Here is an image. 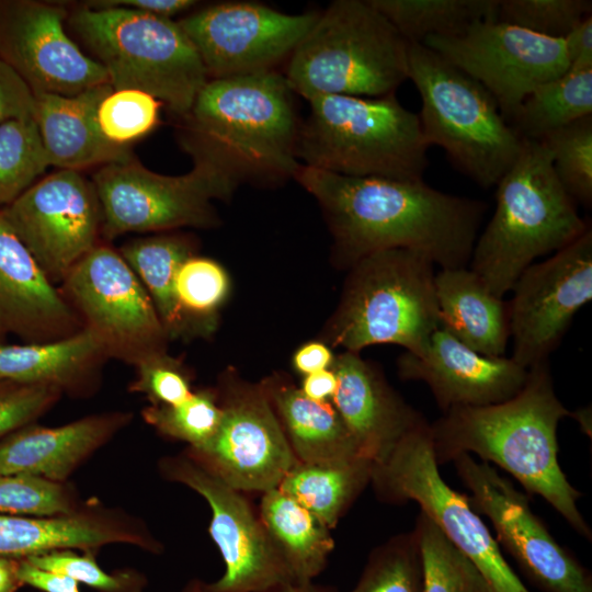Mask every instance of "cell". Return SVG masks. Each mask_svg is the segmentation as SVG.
Returning <instances> with one entry per match:
<instances>
[{
    "mask_svg": "<svg viewBox=\"0 0 592 592\" xmlns=\"http://www.w3.org/2000/svg\"><path fill=\"white\" fill-rule=\"evenodd\" d=\"M294 179L319 203L346 267L389 249L413 251L440 269L467 267L487 209L423 179L348 177L303 164Z\"/></svg>",
    "mask_w": 592,
    "mask_h": 592,
    "instance_id": "6da1fadb",
    "label": "cell"
},
{
    "mask_svg": "<svg viewBox=\"0 0 592 592\" xmlns=\"http://www.w3.org/2000/svg\"><path fill=\"white\" fill-rule=\"evenodd\" d=\"M570 414L555 392L548 361L543 362L527 369L524 386L510 399L443 412L430 424L434 456L443 465L474 453L500 466L591 540V530L577 504L581 493L558 462L557 428Z\"/></svg>",
    "mask_w": 592,
    "mask_h": 592,
    "instance_id": "7a4b0ae2",
    "label": "cell"
},
{
    "mask_svg": "<svg viewBox=\"0 0 592 592\" xmlns=\"http://www.w3.org/2000/svg\"><path fill=\"white\" fill-rule=\"evenodd\" d=\"M294 94L276 70L208 79L182 118L181 144L239 183L294 178L301 166Z\"/></svg>",
    "mask_w": 592,
    "mask_h": 592,
    "instance_id": "3957f363",
    "label": "cell"
},
{
    "mask_svg": "<svg viewBox=\"0 0 592 592\" xmlns=\"http://www.w3.org/2000/svg\"><path fill=\"white\" fill-rule=\"evenodd\" d=\"M496 186V209L477 237L468 267L503 298L537 258L572 243L590 226L542 141L522 138L517 159Z\"/></svg>",
    "mask_w": 592,
    "mask_h": 592,
    "instance_id": "277c9868",
    "label": "cell"
},
{
    "mask_svg": "<svg viewBox=\"0 0 592 592\" xmlns=\"http://www.w3.org/2000/svg\"><path fill=\"white\" fill-rule=\"evenodd\" d=\"M308 102L296 145L303 166L348 177L422 179L429 146L418 114L395 93L320 95Z\"/></svg>",
    "mask_w": 592,
    "mask_h": 592,
    "instance_id": "5b68a950",
    "label": "cell"
},
{
    "mask_svg": "<svg viewBox=\"0 0 592 592\" xmlns=\"http://www.w3.org/2000/svg\"><path fill=\"white\" fill-rule=\"evenodd\" d=\"M408 46L369 0H337L295 48L284 77L307 101L332 94L380 98L408 79Z\"/></svg>",
    "mask_w": 592,
    "mask_h": 592,
    "instance_id": "8992f818",
    "label": "cell"
},
{
    "mask_svg": "<svg viewBox=\"0 0 592 592\" xmlns=\"http://www.w3.org/2000/svg\"><path fill=\"white\" fill-rule=\"evenodd\" d=\"M68 24L105 69L113 90L149 93L181 118L209 79L192 41L172 19L82 4L71 12Z\"/></svg>",
    "mask_w": 592,
    "mask_h": 592,
    "instance_id": "52a82bcc",
    "label": "cell"
},
{
    "mask_svg": "<svg viewBox=\"0 0 592 592\" xmlns=\"http://www.w3.org/2000/svg\"><path fill=\"white\" fill-rule=\"evenodd\" d=\"M350 269L325 340L360 353L375 344H397L419 354L441 327L434 264L406 249L371 253Z\"/></svg>",
    "mask_w": 592,
    "mask_h": 592,
    "instance_id": "ba28073f",
    "label": "cell"
},
{
    "mask_svg": "<svg viewBox=\"0 0 592 592\" xmlns=\"http://www.w3.org/2000/svg\"><path fill=\"white\" fill-rule=\"evenodd\" d=\"M408 79L421 98L418 116L428 146L442 147L481 187L496 186L517 159L522 138L492 95L422 44L408 46Z\"/></svg>",
    "mask_w": 592,
    "mask_h": 592,
    "instance_id": "9c48e42d",
    "label": "cell"
},
{
    "mask_svg": "<svg viewBox=\"0 0 592 592\" xmlns=\"http://www.w3.org/2000/svg\"><path fill=\"white\" fill-rule=\"evenodd\" d=\"M192 170L163 175L135 157L102 166L92 177L102 213L101 236L217 225L213 201L229 198L237 179L213 160L193 156Z\"/></svg>",
    "mask_w": 592,
    "mask_h": 592,
    "instance_id": "30bf717a",
    "label": "cell"
},
{
    "mask_svg": "<svg viewBox=\"0 0 592 592\" xmlns=\"http://www.w3.org/2000/svg\"><path fill=\"white\" fill-rule=\"evenodd\" d=\"M371 482L383 501L417 502L477 567L491 592H530L470 506L467 494L455 491L442 478L426 420L408 432L384 460L374 464Z\"/></svg>",
    "mask_w": 592,
    "mask_h": 592,
    "instance_id": "8fae6325",
    "label": "cell"
},
{
    "mask_svg": "<svg viewBox=\"0 0 592 592\" xmlns=\"http://www.w3.org/2000/svg\"><path fill=\"white\" fill-rule=\"evenodd\" d=\"M109 358L136 366L170 341L144 285L118 251L98 244L58 286Z\"/></svg>",
    "mask_w": 592,
    "mask_h": 592,
    "instance_id": "7c38bea8",
    "label": "cell"
},
{
    "mask_svg": "<svg viewBox=\"0 0 592 592\" xmlns=\"http://www.w3.org/2000/svg\"><path fill=\"white\" fill-rule=\"evenodd\" d=\"M424 46L479 82L510 124L524 99L569 69L563 38L485 20L456 36H430Z\"/></svg>",
    "mask_w": 592,
    "mask_h": 592,
    "instance_id": "4fadbf2b",
    "label": "cell"
},
{
    "mask_svg": "<svg viewBox=\"0 0 592 592\" xmlns=\"http://www.w3.org/2000/svg\"><path fill=\"white\" fill-rule=\"evenodd\" d=\"M161 474L200 493L212 511L209 534L225 562L224 574L207 583L210 592H270L295 583L260 515L242 492L196 460L187 451L166 456Z\"/></svg>",
    "mask_w": 592,
    "mask_h": 592,
    "instance_id": "5bb4252c",
    "label": "cell"
},
{
    "mask_svg": "<svg viewBox=\"0 0 592 592\" xmlns=\"http://www.w3.org/2000/svg\"><path fill=\"white\" fill-rule=\"evenodd\" d=\"M216 390L218 430L203 448L186 451L241 492L277 488L298 460L262 387L232 371L221 375Z\"/></svg>",
    "mask_w": 592,
    "mask_h": 592,
    "instance_id": "9a60e30c",
    "label": "cell"
},
{
    "mask_svg": "<svg viewBox=\"0 0 592 592\" xmlns=\"http://www.w3.org/2000/svg\"><path fill=\"white\" fill-rule=\"evenodd\" d=\"M0 209L54 285L100 244L101 205L92 180L80 171L50 173Z\"/></svg>",
    "mask_w": 592,
    "mask_h": 592,
    "instance_id": "2e32d148",
    "label": "cell"
},
{
    "mask_svg": "<svg viewBox=\"0 0 592 592\" xmlns=\"http://www.w3.org/2000/svg\"><path fill=\"white\" fill-rule=\"evenodd\" d=\"M473 510L492 522L498 544L544 592H592L587 568L548 532L531 510L528 498L486 462L470 454L453 459Z\"/></svg>",
    "mask_w": 592,
    "mask_h": 592,
    "instance_id": "e0dca14e",
    "label": "cell"
},
{
    "mask_svg": "<svg viewBox=\"0 0 592 592\" xmlns=\"http://www.w3.org/2000/svg\"><path fill=\"white\" fill-rule=\"evenodd\" d=\"M508 304L510 356L522 367L547 362L578 311L592 299V230L517 278Z\"/></svg>",
    "mask_w": 592,
    "mask_h": 592,
    "instance_id": "ac0fdd59",
    "label": "cell"
},
{
    "mask_svg": "<svg viewBox=\"0 0 592 592\" xmlns=\"http://www.w3.org/2000/svg\"><path fill=\"white\" fill-rule=\"evenodd\" d=\"M319 13L287 14L254 2H224L179 21L209 79L275 70L311 30Z\"/></svg>",
    "mask_w": 592,
    "mask_h": 592,
    "instance_id": "d6986e66",
    "label": "cell"
},
{
    "mask_svg": "<svg viewBox=\"0 0 592 592\" xmlns=\"http://www.w3.org/2000/svg\"><path fill=\"white\" fill-rule=\"evenodd\" d=\"M66 8L0 0V60L32 90L66 96L110 83L105 69L68 35Z\"/></svg>",
    "mask_w": 592,
    "mask_h": 592,
    "instance_id": "ffe728a7",
    "label": "cell"
},
{
    "mask_svg": "<svg viewBox=\"0 0 592 592\" xmlns=\"http://www.w3.org/2000/svg\"><path fill=\"white\" fill-rule=\"evenodd\" d=\"M397 367L401 379L426 384L443 412L508 400L522 389L527 378V369L511 357L478 353L442 326L423 352H405Z\"/></svg>",
    "mask_w": 592,
    "mask_h": 592,
    "instance_id": "44dd1931",
    "label": "cell"
},
{
    "mask_svg": "<svg viewBox=\"0 0 592 592\" xmlns=\"http://www.w3.org/2000/svg\"><path fill=\"white\" fill-rule=\"evenodd\" d=\"M82 329L59 287L47 278L0 209V334L41 343Z\"/></svg>",
    "mask_w": 592,
    "mask_h": 592,
    "instance_id": "7402d4cb",
    "label": "cell"
},
{
    "mask_svg": "<svg viewBox=\"0 0 592 592\" xmlns=\"http://www.w3.org/2000/svg\"><path fill=\"white\" fill-rule=\"evenodd\" d=\"M338 378L332 403L351 433L361 456L384 460L397 443L425 419L360 356L344 351L331 367Z\"/></svg>",
    "mask_w": 592,
    "mask_h": 592,
    "instance_id": "603a6c76",
    "label": "cell"
},
{
    "mask_svg": "<svg viewBox=\"0 0 592 592\" xmlns=\"http://www.w3.org/2000/svg\"><path fill=\"white\" fill-rule=\"evenodd\" d=\"M115 543L151 553L162 549L141 522L118 511L90 506L56 516L0 514V557L4 558L19 560L72 548L91 551Z\"/></svg>",
    "mask_w": 592,
    "mask_h": 592,
    "instance_id": "cb8c5ba5",
    "label": "cell"
},
{
    "mask_svg": "<svg viewBox=\"0 0 592 592\" xmlns=\"http://www.w3.org/2000/svg\"><path fill=\"white\" fill-rule=\"evenodd\" d=\"M130 419V413L115 411L55 428L25 425L0 440V474L64 482Z\"/></svg>",
    "mask_w": 592,
    "mask_h": 592,
    "instance_id": "d4e9b609",
    "label": "cell"
},
{
    "mask_svg": "<svg viewBox=\"0 0 592 592\" xmlns=\"http://www.w3.org/2000/svg\"><path fill=\"white\" fill-rule=\"evenodd\" d=\"M112 91L110 83H103L72 96L34 93V119L49 166L80 171L134 157L129 146L116 145L101 132L98 110Z\"/></svg>",
    "mask_w": 592,
    "mask_h": 592,
    "instance_id": "484cf974",
    "label": "cell"
},
{
    "mask_svg": "<svg viewBox=\"0 0 592 592\" xmlns=\"http://www.w3.org/2000/svg\"><path fill=\"white\" fill-rule=\"evenodd\" d=\"M106 360L101 342L84 328L50 342H0V380L52 386L61 394L83 396L98 385Z\"/></svg>",
    "mask_w": 592,
    "mask_h": 592,
    "instance_id": "4316f807",
    "label": "cell"
},
{
    "mask_svg": "<svg viewBox=\"0 0 592 592\" xmlns=\"http://www.w3.org/2000/svg\"><path fill=\"white\" fill-rule=\"evenodd\" d=\"M441 326L488 356H504L510 338L508 304L467 266L441 269L434 277Z\"/></svg>",
    "mask_w": 592,
    "mask_h": 592,
    "instance_id": "83f0119b",
    "label": "cell"
},
{
    "mask_svg": "<svg viewBox=\"0 0 592 592\" xmlns=\"http://www.w3.org/2000/svg\"><path fill=\"white\" fill-rule=\"evenodd\" d=\"M259 384L298 462L320 463L361 456L331 401L309 399L282 374H272Z\"/></svg>",
    "mask_w": 592,
    "mask_h": 592,
    "instance_id": "f1b7e54d",
    "label": "cell"
},
{
    "mask_svg": "<svg viewBox=\"0 0 592 592\" xmlns=\"http://www.w3.org/2000/svg\"><path fill=\"white\" fill-rule=\"evenodd\" d=\"M259 515L294 582L314 581L334 548L330 528L280 488L263 493Z\"/></svg>",
    "mask_w": 592,
    "mask_h": 592,
    "instance_id": "f546056e",
    "label": "cell"
},
{
    "mask_svg": "<svg viewBox=\"0 0 592 592\" xmlns=\"http://www.w3.org/2000/svg\"><path fill=\"white\" fill-rule=\"evenodd\" d=\"M118 252L147 291L169 340L194 337L174 287L178 269L195 254L191 238L180 234L137 238Z\"/></svg>",
    "mask_w": 592,
    "mask_h": 592,
    "instance_id": "4dcf8cb0",
    "label": "cell"
},
{
    "mask_svg": "<svg viewBox=\"0 0 592 592\" xmlns=\"http://www.w3.org/2000/svg\"><path fill=\"white\" fill-rule=\"evenodd\" d=\"M373 466L372 460L362 456L320 463L297 462L277 488L331 530L371 482Z\"/></svg>",
    "mask_w": 592,
    "mask_h": 592,
    "instance_id": "1f68e13d",
    "label": "cell"
},
{
    "mask_svg": "<svg viewBox=\"0 0 592 592\" xmlns=\"http://www.w3.org/2000/svg\"><path fill=\"white\" fill-rule=\"evenodd\" d=\"M592 115V68L568 69L535 88L510 125L521 138L542 140L549 133Z\"/></svg>",
    "mask_w": 592,
    "mask_h": 592,
    "instance_id": "d6a6232c",
    "label": "cell"
},
{
    "mask_svg": "<svg viewBox=\"0 0 592 592\" xmlns=\"http://www.w3.org/2000/svg\"><path fill=\"white\" fill-rule=\"evenodd\" d=\"M408 44L430 36H456L474 24L497 20L499 0H369Z\"/></svg>",
    "mask_w": 592,
    "mask_h": 592,
    "instance_id": "836d02e7",
    "label": "cell"
},
{
    "mask_svg": "<svg viewBox=\"0 0 592 592\" xmlns=\"http://www.w3.org/2000/svg\"><path fill=\"white\" fill-rule=\"evenodd\" d=\"M413 533L421 556L423 592H491L477 567L423 512Z\"/></svg>",
    "mask_w": 592,
    "mask_h": 592,
    "instance_id": "e575fe53",
    "label": "cell"
},
{
    "mask_svg": "<svg viewBox=\"0 0 592 592\" xmlns=\"http://www.w3.org/2000/svg\"><path fill=\"white\" fill-rule=\"evenodd\" d=\"M49 166L34 117L0 125V208L31 187Z\"/></svg>",
    "mask_w": 592,
    "mask_h": 592,
    "instance_id": "d590c367",
    "label": "cell"
},
{
    "mask_svg": "<svg viewBox=\"0 0 592 592\" xmlns=\"http://www.w3.org/2000/svg\"><path fill=\"white\" fill-rule=\"evenodd\" d=\"M175 295L194 335L207 337L217 325L230 282L226 270L215 260L192 255L178 269Z\"/></svg>",
    "mask_w": 592,
    "mask_h": 592,
    "instance_id": "8d00e7d4",
    "label": "cell"
},
{
    "mask_svg": "<svg viewBox=\"0 0 592 592\" xmlns=\"http://www.w3.org/2000/svg\"><path fill=\"white\" fill-rule=\"evenodd\" d=\"M141 414L160 434L186 442L189 448L198 451L216 434L221 420V407L217 390L204 388L192 391L177 405H150Z\"/></svg>",
    "mask_w": 592,
    "mask_h": 592,
    "instance_id": "74e56055",
    "label": "cell"
},
{
    "mask_svg": "<svg viewBox=\"0 0 592 592\" xmlns=\"http://www.w3.org/2000/svg\"><path fill=\"white\" fill-rule=\"evenodd\" d=\"M350 592H423L421 556L413 531L376 547Z\"/></svg>",
    "mask_w": 592,
    "mask_h": 592,
    "instance_id": "f35d334b",
    "label": "cell"
},
{
    "mask_svg": "<svg viewBox=\"0 0 592 592\" xmlns=\"http://www.w3.org/2000/svg\"><path fill=\"white\" fill-rule=\"evenodd\" d=\"M550 152L555 173L577 202L592 203V115L554 130L542 140Z\"/></svg>",
    "mask_w": 592,
    "mask_h": 592,
    "instance_id": "ab89813d",
    "label": "cell"
},
{
    "mask_svg": "<svg viewBox=\"0 0 592 592\" xmlns=\"http://www.w3.org/2000/svg\"><path fill=\"white\" fill-rule=\"evenodd\" d=\"M161 104L140 90H113L98 110L101 132L107 140L130 147L157 127Z\"/></svg>",
    "mask_w": 592,
    "mask_h": 592,
    "instance_id": "60d3db41",
    "label": "cell"
},
{
    "mask_svg": "<svg viewBox=\"0 0 592 592\" xmlns=\"http://www.w3.org/2000/svg\"><path fill=\"white\" fill-rule=\"evenodd\" d=\"M590 15V0H499L497 20L538 35L565 38Z\"/></svg>",
    "mask_w": 592,
    "mask_h": 592,
    "instance_id": "b9f144b4",
    "label": "cell"
},
{
    "mask_svg": "<svg viewBox=\"0 0 592 592\" xmlns=\"http://www.w3.org/2000/svg\"><path fill=\"white\" fill-rule=\"evenodd\" d=\"M64 482L30 475L0 474V514L56 516L78 509Z\"/></svg>",
    "mask_w": 592,
    "mask_h": 592,
    "instance_id": "7bdbcfd3",
    "label": "cell"
},
{
    "mask_svg": "<svg viewBox=\"0 0 592 592\" xmlns=\"http://www.w3.org/2000/svg\"><path fill=\"white\" fill-rule=\"evenodd\" d=\"M33 566L68 576L99 592H143L145 579L137 572H105L91 551L80 555L71 549H58L25 558Z\"/></svg>",
    "mask_w": 592,
    "mask_h": 592,
    "instance_id": "ee69618b",
    "label": "cell"
},
{
    "mask_svg": "<svg viewBox=\"0 0 592 592\" xmlns=\"http://www.w3.org/2000/svg\"><path fill=\"white\" fill-rule=\"evenodd\" d=\"M135 367L129 390L144 394L151 405H177L192 394V375L181 358L168 351L152 355Z\"/></svg>",
    "mask_w": 592,
    "mask_h": 592,
    "instance_id": "f6af8a7d",
    "label": "cell"
},
{
    "mask_svg": "<svg viewBox=\"0 0 592 592\" xmlns=\"http://www.w3.org/2000/svg\"><path fill=\"white\" fill-rule=\"evenodd\" d=\"M61 391L45 385H18L0 396V439L31 424L59 399Z\"/></svg>",
    "mask_w": 592,
    "mask_h": 592,
    "instance_id": "bcb514c9",
    "label": "cell"
},
{
    "mask_svg": "<svg viewBox=\"0 0 592 592\" xmlns=\"http://www.w3.org/2000/svg\"><path fill=\"white\" fill-rule=\"evenodd\" d=\"M35 99L29 86L0 60V125L21 117H34Z\"/></svg>",
    "mask_w": 592,
    "mask_h": 592,
    "instance_id": "7dc6e473",
    "label": "cell"
},
{
    "mask_svg": "<svg viewBox=\"0 0 592 592\" xmlns=\"http://www.w3.org/2000/svg\"><path fill=\"white\" fill-rule=\"evenodd\" d=\"M16 576L20 582L43 592H80L79 582L72 578L37 568L25 559L18 560Z\"/></svg>",
    "mask_w": 592,
    "mask_h": 592,
    "instance_id": "c3c4849f",
    "label": "cell"
},
{
    "mask_svg": "<svg viewBox=\"0 0 592 592\" xmlns=\"http://www.w3.org/2000/svg\"><path fill=\"white\" fill-rule=\"evenodd\" d=\"M196 3L192 0H98L89 1L83 5L95 9L122 7L172 19V16L193 8Z\"/></svg>",
    "mask_w": 592,
    "mask_h": 592,
    "instance_id": "681fc988",
    "label": "cell"
},
{
    "mask_svg": "<svg viewBox=\"0 0 592 592\" xmlns=\"http://www.w3.org/2000/svg\"><path fill=\"white\" fill-rule=\"evenodd\" d=\"M563 41L569 69L592 68V15L584 19Z\"/></svg>",
    "mask_w": 592,
    "mask_h": 592,
    "instance_id": "f907efd6",
    "label": "cell"
},
{
    "mask_svg": "<svg viewBox=\"0 0 592 592\" xmlns=\"http://www.w3.org/2000/svg\"><path fill=\"white\" fill-rule=\"evenodd\" d=\"M335 355L326 342L310 341L299 346L293 355L294 369L306 376L331 368Z\"/></svg>",
    "mask_w": 592,
    "mask_h": 592,
    "instance_id": "816d5d0a",
    "label": "cell"
},
{
    "mask_svg": "<svg viewBox=\"0 0 592 592\" xmlns=\"http://www.w3.org/2000/svg\"><path fill=\"white\" fill-rule=\"evenodd\" d=\"M338 388V378L332 368L304 376L299 389L315 401L332 400Z\"/></svg>",
    "mask_w": 592,
    "mask_h": 592,
    "instance_id": "f5cc1de1",
    "label": "cell"
},
{
    "mask_svg": "<svg viewBox=\"0 0 592 592\" xmlns=\"http://www.w3.org/2000/svg\"><path fill=\"white\" fill-rule=\"evenodd\" d=\"M18 559L0 557V592H16L22 585L16 576Z\"/></svg>",
    "mask_w": 592,
    "mask_h": 592,
    "instance_id": "db71d44e",
    "label": "cell"
},
{
    "mask_svg": "<svg viewBox=\"0 0 592 592\" xmlns=\"http://www.w3.org/2000/svg\"><path fill=\"white\" fill-rule=\"evenodd\" d=\"M270 592H338L335 589L314 583H292Z\"/></svg>",
    "mask_w": 592,
    "mask_h": 592,
    "instance_id": "11a10c76",
    "label": "cell"
},
{
    "mask_svg": "<svg viewBox=\"0 0 592 592\" xmlns=\"http://www.w3.org/2000/svg\"><path fill=\"white\" fill-rule=\"evenodd\" d=\"M181 592H210V591L208 589V584L205 581L198 578H193L185 583Z\"/></svg>",
    "mask_w": 592,
    "mask_h": 592,
    "instance_id": "9f6ffc18",
    "label": "cell"
},
{
    "mask_svg": "<svg viewBox=\"0 0 592 592\" xmlns=\"http://www.w3.org/2000/svg\"><path fill=\"white\" fill-rule=\"evenodd\" d=\"M590 413L591 412L588 409H580L574 412H571L570 417H573L588 433V428L590 429V425H591V423H588V420L591 421Z\"/></svg>",
    "mask_w": 592,
    "mask_h": 592,
    "instance_id": "6f0895ef",
    "label": "cell"
},
{
    "mask_svg": "<svg viewBox=\"0 0 592 592\" xmlns=\"http://www.w3.org/2000/svg\"><path fill=\"white\" fill-rule=\"evenodd\" d=\"M15 386H18L16 384H13V383H10V382H2L0 380V396L4 395L5 392H8L9 390H11L12 388H14Z\"/></svg>",
    "mask_w": 592,
    "mask_h": 592,
    "instance_id": "680465c9",
    "label": "cell"
},
{
    "mask_svg": "<svg viewBox=\"0 0 592 592\" xmlns=\"http://www.w3.org/2000/svg\"><path fill=\"white\" fill-rule=\"evenodd\" d=\"M2 338H3V335H2V334H0V342H2V340H1Z\"/></svg>",
    "mask_w": 592,
    "mask_h": 592,
    "instance_id": "91938a15",
    "label": "cell"
}]
</instances>
